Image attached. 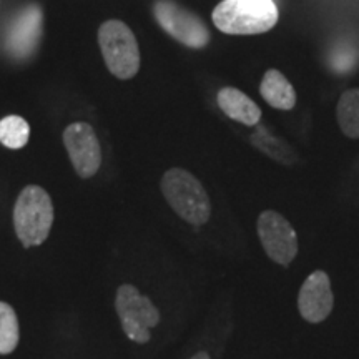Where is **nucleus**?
Listing matches in <instances>:
<instances>
[{
    "mask_svg": "<svg viewBox=\"0 0 359 359\" xmlns=\"http://www.w3.org/2000/svg\"><path fill=\"white\" fill-rule=\"evenodd\" d=\"M213 24L228 35H258L278 24L280 12L273 0H223L212 13Z\"/></svg>",
    "mask_w": 359,
    "mask_h": 359,
    "instance_id": "nucleus-1",
    "label": "nucleus"
},
{
    "mask_svg": "<svg viewBox=\"0 0 359 359\" xmlns=\"http://www.w3.org/2000/svg\"><path fill=\"white\" fill-rule=\"evenodd\" d=\"M217 102L228 118L243 123L246 127H257L262 120V109L241 90L224 87L218 92Z\"/></svg>",
    "mask_w": 359,
    "mask_h": 359,
    "instance_id": "nucleus-11",
    "label": "nucleus"
},
{
    "mask_svg": "<svg viewBox=\"0 0 359 359\" xmlns=\"http://www.w3.org/2000/svg\"><path fill=\"white\" fill-rule=\"evenodd\" d=\"M251 143H253L255 148H258L262 154L269 156L271 160L278 161V163L293 165L296 161V154L288 143H286L283 138L273 135L266 127L263 125H257V132L251 135Z\"/></svg>",
    "mask_w": 359,
    "mask_h": 359,
    "instance_id": "nucleus-13",
    "label": "nucleus"
},
{
    "mask_svg": "<svg viewBox=\"0 0 359 359\" xmlns=\"http://www.w3.org/2000/svg\"><path fill=\"white\" fill-rule=\"evenodd\" d=\"M115 309L122 323L123 333L138 344H147L151 339L150 330L158 326L161 320L158 308L133 285H122L116 290Z\"/></svg>",
    "mask_w": 359,
    "mask_h": 359,
    "instance_id": "nucleus-5",
    "label": "nucleus"
},
{
    "mask_svg": "<svg viewBox=\"0 0 359 359\" xmlns=\"http://www.w3.org/2000/svg\"><path fill=\"white\" fill-rule=\"evenodd\" d=\"M336 118H338L341 132L348 138H359V88L346 90L336 107Z\"/></svg>",
    "mask_w": 359,
    "mask_h": 359,
    "instance_id": "nucleus-14",
    "label": "nucleus"
},
{
    "mask_svg": "<svg viewBox=\"0 0 359 359\" xmlns=\"http://www.w3.org/2000/svg\"><path fill=\"white\" fill-rule=\"evenodd\" d=\"M52 198L42 187L29 185L17 196L13 206V228L24 248L45 243L53 224Z\"/></svg>",
    "mask_w": 359,
    "mask_h": 359,
    "instance_id": "nucleus-3",
    "label": "nucleus"
},
{
    "mask_svg": "<svg viewBox=\"0 0 359 359\" xmlns=\"http://www.w3.org/2000/svg\"><path fill=\"white\" fill-rule=\"evenodd\" d=\"M190 359H212V358H210V354L206 351H200V353H196L195 356H191Z\"/></svg>",
    "mask_w": 359,
    "mask_h": 359,
    "instance_id": "nucleus-17",
    "label": "nucleus"
},
{
    "mask_svg": "<svg viewBox=\"0 0 359 359\" xmlns=\"http://www.w3.org/2000/svg\"><path fill=\"white\" fill-rule=\"evenodd\" d=\"M30 125L19 115H8L0 120V143L11 150H20L29 143Z\"/></svg>",
    "mask_w": 359,
    "mask_h": 359,
    "instance_id": "nucleus-15",
    "label": "nucleus"
},
{
    "mask_svg": "<svg viewBox=\"0 0 359 359\" xmlns=\"http://www.w3.org/2000/svg\"><path fill=\"white\" fill-rule=\"evenodd\" d=\"M334 294L326 271L316 269L303 281L298 293V311L304 321L320 325L333 313Z\"/></svg>",
    "mask_w": 359,
    "mask_h": 359,
    "instance_id": "nucleus-9",
    "label": "nucleus"
},
{
    "mask_svg": "<svg viewBox=\"0 0 359 359\" xmlns=\"http://www.w3.org/2000/svg\"><path fill=\"white\" fill-rule=\"evenodd\" d=\"M259 93H262L263 100L276 110H293L296 105V92L293 85L276 69H269L263 75Z\"/></svg>",
    "mask_w": 359,
    "mask_h": 359,
    "instance_id": "nucleus-12",
    "label": "nucleus"
},
{
    "mask_svg": "<svg viewBox=\"0 0 359 359\" xmlns=\"http://www.w3.org/2000/svg\"><path fill=\"white\" fill-rule=\"evenodd\" d=\"M20 326L15 309L0 302V354H11L19 346Z\"/></svg>",
    "mask_w": 359,
    "mask_h": 359,
    "instance_id": "nucleus-16",
    "label": "nucleus"
},
{
    "mask_svg": "<svg viewBox=\"0 0 359 359\" xmlns=\"http://www.w3.org/2000/svg\"><path fill=\"white\" fill-rule=\"evenodd\" d=\"M98 45L111 75L120 80H128L138 74L140 47L127 24L120 20L103 22L98 29Z\"/></svg>",
    "mask_w": 359,
    "mask_h": 359,
    "instance_id": "nucleus-4",
    "label": "nucleus"
},
{
    "mask_svg": "<svg viewBox=\"0 0 359 359\" xmlns=\"http://www.w3.org/2000/svg\"><path fill=\"white\" fill-rule=\"evenodd\" d=\"M161 193L172 210L185 222L201 226L212 217V201L195 175L183 168H170L160 182Z\"/></svg>",
    "mask_w": 359,
    "mask_h": 359,
    "instance_id": "nucleus-2",
    "label": "nucleus"
},
{
    "mask_svg": "<svg viewBox=\"0 0 359 359\" xmlns=\"http://www.w3.org/2000/svg\"><path fill=\"white\" fill-rule=\"evenodd\" d=\"M154 15L170 37L190 48H203L210 43V30L198 15L173 0H156Z\"/></svg>",
    "mask_w": 359,
    "mask_h": 359,
    "instance_id": "nucleus-6",
    "label": "nucleus"
},
{
    "mask_svg": "<svg viewBox=\"0 0 359 359\" xmlns=\"http://www.w3.org/2000/svg\"><path fill=\"white\" fill-rule=\"evenodd\" d=\"M257 231L266 257L280 266H290L298 255V236L288 219L275 210H264L257 219Z\"/></svg>",
    "mask_w": 359,
    "mask_h": 359,
    "instance_id": "nucleus-7",
    "label": "nucleus"
},
{
    "mask_svg": "<svg viewBox=\"0 0 359 359\" xmlns=\"http://www.w3.org/2000/svg\"><path fill=\"white\" fill-rule=\"evenodd\" d=\"M42 32V12L37 6L27 7L11 27L7 45L17 57H25L37 48Z\"/></svg>",
    "mask_w": 359,
    "mask_h": 359,
    "instance_id": "nucleus-10",
    "label": "nucleus"
},
{
    "mask_svg": "<svg viewBox=\"0 0 359 359\" xmlns=\"http://www.w3.org/2000/svg\"><path fill=\"white\" fill-rule=\"evenodd\" d=\"M64 145L80 178H92L100 170L102 147L88 123H70L64 132Z\"/></svg>",
    "mask_w": 359,
    "mask_h": 359,
    "instance_id": "nucleus-8",
    "label": "nucleus"
}]
</instances>
